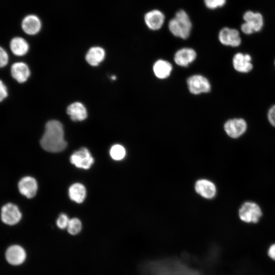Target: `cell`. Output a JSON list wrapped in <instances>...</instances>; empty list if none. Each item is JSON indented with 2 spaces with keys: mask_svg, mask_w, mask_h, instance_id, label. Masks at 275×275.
Returning <instances> with one entry per match:
<instances>
[{
  "mask_svg": "<svg viewBox=\"0 0 275 275\" xmlns=\"http://www.w3.org/2000/svg\"><path fill=\"white\" fill-rule=\"evenodd\" d=\"M40 144L44 150L50 152H60L66 148L64 128L60 121L52 120L47 122Z\"/></svg>",
  "mask_w": 275,
  "mask_h": 275,
  "instance_id": "6da1fadb",
  "label": "cell"
},
{
  "mask_svg": "<svg viewBox=\"0 0 275 275\" xmlns=\"http://www.w3.org/2000/svg\"><path fill=\"white\" fill-rule=\"evenodd\" d=\"M168 28L174 36L186 39L190 35L192 24L186 12L180 10L176 13L175 17L169 22Z\"/></svg>",
  "mask_w": 275,
  "mask_h": 275,
  "instance_id": "7a4b0ae2",
  "label": "cell"
},
{
  "mask_svg": "<svg viewBox=\"0 0 275 275\" xmlns=\"http://www.w3.org/2000/svg\"><path fill=\"white\" fill-rule=\"evenodd\" d=\"M240 219L246 223H257L262 215L260 206L253 202H245L240 207L238 212Z\"/></svg>",
  "mask_w": 275,
  "mask_h": 275,
  "instance_id": "3957f363",
  "label": "cell"
},
{
  "mask_svg": "<svg viewBox=\"0 0 275 275\" xmlns=\"http://www.w3.org/2000/svg\"><path fill=\"white\" fill-rule=\"evenodd\" d=\"M243 18L245 22L241 25V30L245 34L250 35L260 31L263 25V19L259 13L246 11Z\"/></svg>",
  "mask_w": 275,
  "mask_h": 275,
  "instance_id": "277c9868",
  "label": "cell"
},
{
  "mask_svg": "<svg viewBox=\"0 0 275 275\" xmlns=\"http://www.w3.org/2000/svg\"><path fill=\"white\" fill-rule=\"evenodd\" d=\"M187 85L189 92L195 95L208 93L211 89L208 79L199 74L189 77L187 79Z\"/></svg>",
  "mask_w": 275,
  "mask_h": 275,
  "instance_id": "5b68a950",
  "label": "cell"
},
{
  "mask_svg": "<svg viewBox=\"0 0 275 275\" xmlns=\"http://www.w3.org/2000/svg\"><path fill=\"white\" fill-rule=\"evenodd\" d=\"M70 160L77 168L83 169H89L94 162L90 152L84 147L74 152L70 156Z\"/></svg>",
  "mask_w": 275,
  "mask_h": 275,
  "instance_id": "8992f818",
  "label": "cell"
},
{
  "mask_svg": "<svg viewBox=\"0 0 275 275\" xmlns=\"http://www.w3.org/2000/svg\"><path fill=\"white\" fill-rule=\"evenodd\" d=\"M21 213L17 206L13 203H7L4 205L1 210V219L6 224L14 225L20 221Z\"/></svg>",
  "mask_w": 275,
  "mask_h": 275,
  "instance_id": "52a82bcc",
  "label": "cell"
},
{
  "mask_svg": "<svg viewBox=\"0 0 275 275\" xmlns=\"http://www.w3.org/2000/svg\"><path fill=\"white\" fill-rule=\"evenodd\" d=\"M247 124L242 118H234L228 120L224 124V130L230 137L237 138L246 131Z\"/></svg>",
  "mask_w": 275,
  "mask_h": 275,
  "instance_id": "ba28073f",
  "label": "cell"
},
{
  "mask_svg": "<svg viewBox=\"0 0 275 275\" xmlns=\"http://www.w3.org/2000/svg\"><path fill=\"white\" fill-rule=\"evenodd\" d=\"M218 39L220 42L226 46L236 47L241 42L239 32L234 29L225 27L219 32Z\"/></svg>",
  "mask_w": 275,
  "mask_h": 275,
  "instance_id": "9c48e42d",
  "label": "cell"
},
{
  "mask_svg": "<svg viewBox=\"0 0 275 275\" xmlns=\"http://www.w3.org/2000/svg\"><path fill=\"white\" fill-rule=\"evenodd\" d=\"M18 187L21 194L28 198H32L36 195L38 183L34 178L25 176L19 181Z\"/></svg>",
  "mask_w": 275,
  "mask_h": 275,
  "instance_id": "30bf717a",
  "label": "cell"
},
{
  "mask_svg": "<svg viewBox=\"0 0 275 275\" xmlns=\"http://www.w3.org/2000/svg\"><path fill=\"white\" fill-rule=\"evenodd\" d=\"M7 261L13 265H18L23 263L26 258V252L24 249L18 245L10 246L6 253Z\"/></svg>",
  "mask_w": 275,
  "mask_h": 275,
  "instance_id": "8fae6325",
  "label": "cell"
},
{
  "mask_svg": "<svg viewBox=\"0 0 275 275\" xmlns=\"http://www.w3.org/2000/svg\"><path fill=\"white\" fill-rule=\"evenodd\" d=\"M164 19L163 13L158 10L149 11L144 17L146 25L149 29L153 31L159 30L162 27Z\"/></svg>",
  "mask_w": 275,
  "mask_h": 275,
  "instance_id": "7c38bea8",
  "label": "cell"
},
{
  "mask_svg": "<svg viewBox=\"0 0 275 275\" xmlns=\"http://www.w3.org/2000/svg\"><path fill=\"white\" fill-rule=\"evenodd\" d=\"M197 53L191 48H182L175 53L174 60L175 63L179 66L187 67L196 59Z\"/></svg>",
  "mask_w": 275,
  "mask_h": 275,
  "instance_id": "4fadbf2b",
  "label": "cell"
},
{
  "mask_svg": "<svg viewBox=\"0 0 275 275\" xmlns=\"http://www.w3.org/2000/svg\"><path fill=\"white\" fill-rule=\"evenodd\" d=\"M21 28L26 34L30 35H36L41 28L40 18L34 14H29L23 18L21 22Z\"/></svg>",
  "mask_w": 275,
  "mask_h": 275,
  "instance_id": "5bb4252c",
  "label": "cell"
},
{
  "mask_svg": "<svg viewBox=\"0 0 275 275\" xmlns=\"http://www.w3.org/2000/svg\"><path fill=\"white\" fill-rule=\"evenodd\" d=\"M251 57L248 54L237 53L233 58L234 68L238 72L246 73L253 68Z\"/></svg>",
  "mask_w": 275,
  "mask_h": 275,
  "instance_id": "9a60e30c",
  "label": "cell"
},
{
  "mask_svg": "<svg viewBox=\"0 0 275 275\" xmlns=\"http://www.w3.org/2000/svg\"><path fill=\"white\" fill-rule=\"evenodd\" d=\"M11 74L13 78L19 83L25 82L30 76L28 66L23 62H16L12 64Z\"/></svg>",
  "mask_w": 275,
  "mask_h": 275,
  "instance_id": "2e32d148",
  "label": "cell"
},
{
  "mask_svg": "<svg viewBox=\"0 0 275 275\" xmlns=\"http://www.w3.org/2000/svg\"><path fill=\"white\" fill-rule=\"evenodd\" d=\"M67 113L74 121H83L88 116L86 107L79 102H75L70 104L67 108Z\"/></svg>",
  "mask_w": 275,
  "mask_h": 275,
  "instance_id": "e0dca14e",
  "label": "cell"
},
{
  "mask_svg": "<svg viewBox=\"0 0 275 275\" xmlns=\"http://www.w3.org/2000/svg\"><path fill=\"white\" fill-rule=\"evenodd\" d=\"M195 190L201 196L207 199L213 198L216 193L215 185L206 179L197 181L195 184Z\"/></svg>",
  "mask_w": 275,
  "mask_h": 275,
  "instance_id": "ac0fdd59",
  "label": "cell"
},
{
  "mask_svg": "<svg viewBox=\"0 0 275 275\" xmlns=\"http://www.w3.org/2000/svg\"><path fill=\"white\" fill-rule=\"evenodd\" d=\"M173 69L172 64L167 61L158 60L153 66V71L156 77L159 79H165L171 74Z\"/></svg>",
  "mask_w": 275,
  "mask_h": 275,
  "instance_id": "d6986e66",
  "label": "cell"
},
{
  "mask_svg": "<svg viewBox=\"0 0 275 275\" xmlns=\"http://www.w3.org/2000/svg\"><path fill=\"white\" fill-rule=\"evenodd\" d=\"M105 52L101 47H92L86 54L85 59L87 63L92 66H97L104 59Z\"/></svg>",
  "mask_w": 275,
  "mask_h": 275,
  "instance_id": "ffe728a7",
  "label": "cell"
},
{
  "mask_svg": "<svg viewBox=\"0 0 275 275\" xmlns=\"http://www.w3.org/2000/svg\"><path fill=\"white\" fill-rule=\"evenodd\" d=\"M10 47L13 53L17 56L25 55L29 49V45L27 41L20 37H15L11 39Z\"/></svg>",
  "mask_w": 275,
  "mask_h": 275,
  "instance_id": "44dd1931",
  "label": "cell"
},
{
  "mask_svg": "<svg viewBox=\"0 0 275 275\" xmlns=\"http://www.w3.org/2000/svg\"><path fill=\"white\" fill-rule=\"evenodd\" d=\"M70 199L77 203H82L86 196V189L84 185L79 183L73 184L69 188Z\"/></svg>",
  "mask_w": 275,
  "mask_h": 275,
  "instance_id": "7402d4cb",
  "label": "cell"
},
{
  "mask_svg": "<svg viewBox=\"0 0 275 275\" xmlns=\"http://www.w3.org/2000/svg\"><path fill=\"white\" fill-rule=\"evenodd\" d=\"M109 154L113 159L120 160L125 157L126 151L123 146L119 144H115L111 147Z\"/></svg>",
  "mask_w": 275,
  "mask_h": 275,
  "instance_id": "603a6c76",
  "label": "cell"
},
{
  "mask_svg": "<svg viewBox=\"0 0 275 275\" xmlns=\"http://www.w3.org/2000/svg\"><path fill=\"white\" fill-rule=\"evenodd\" d=\"M68 233L71 235L78 234L81 229V223L77 218H72L69 220L67 227Z\"/></svg>",
  "mask_w": 275,
  "mask_h": 275,
  "instance_id": "cb8c5ba5",
  "label": "cell"
},
{
  "mask_svg": "<svg viewBox=\"0 0 275 275\" xmlns=\"http://www.w3.org/2000/svg\"><path fill=\"white\" fill-rule=\"evenodd\" d=\"M206 7L209 9H215L224 6L226 0H204Z\"/></svg>",
  "mask_w": 275,
  "mask_h": 275,
  "instance_id": "d4e9b609",
  "label": "cell"
},
{
  "mask_svg": "<svg viewBox=\"0 0 275 275\" xmlns=\"http://www.w3.org/2000/svg\"><path fill=\"white\" fill-rule=\"evenodd\" d=\"M70 219L65 213L60 215L57 220V225L61 229H64L67 227Z\"/></svg>",
  "mask_w": 275,
  "mask_h": 275,
  "instance_id": "484cf974",
  "label": "cell"
},
{
  "mask_svg": "<svg viewBox=\"0 0 275 275\" xmlns=\"http://www.w3.org/2000/svg\"><path fill=\"white\" fill-rule=\"evenodd\" d=\"M9 57L6 51L0 46V68L6 66L8 63Z\"/></svg>",
  "mask_w": 275,
  "mask_h": 275,
  "instance_id": "4316f807",
  "label": "cell"
},
{
  "mask_svg": "<svg viewBox=\"0 0 275 275\" xmlns=\"http://www.w3.org/2000/svg\"><path fill=\"white\" fill-rule=\"evenodd\" d=\"M8 95L7 88L3 81L0 79V102L6 98Z\"/></svg>",
  "mask_w": 275,
  "mask_h": 275,
  "instance_id": "83f0119b",
  "label": "cell"
},
{
  "mask_svg": "<svg viewBox=\"0 0 275 275\" xmlns=\"http://www.w3.org/2000/svg\"><path fill=\"white\" fill-rule=\"evenodd\" d=\"M268 119L270 123L275 127V105L269 109L268 113Z\"/></svg>",
  "mask_w": 275,
  "mask_h": 275,
  "instance_id": "f1b7e54d",
  "label": "cell"
},
{
  "mask_svg": "<svg viewBox=\"0 0 275 275\" xmlns=\"http://www.w3.org/2000/svg\"><path fill=\"white\" fill-rule=\"evenodd\" d=\"M267 255L271 259L275 261V243L270 245L268 248Z\"/></svg>",
  "mask_w": 275,
  "mask_h": 275,
  "instance_id": "f546056e",
  "label": "cell"
},
{
  "mask_svg": "<svg viewBox=\"0 0 275 275\" xmlns=\"http://www.w3.org/2000/svg\"><path fill=\"white\" fill-rule=\"evenodd\" d=\"M112 79H113V80H115L116 79V77L115 76H112Z\"/></svg>",
  "mask_w": 275,
  "mask_h": 275,
  "instance_id": "4dcf8cb0",
  "label": "cell"
}]
</instances>
